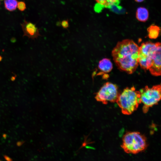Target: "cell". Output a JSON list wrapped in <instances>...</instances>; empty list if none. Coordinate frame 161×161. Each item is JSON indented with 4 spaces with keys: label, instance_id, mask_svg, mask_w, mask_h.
<instances>
[{
    "label": "cell",
    "instance_id": "obj_18",
    "mask_svg": "<svg viewBox=\"0 0 161 161\" xmlns=\"http://www.w3.org/2000/svg\"><path fill=\"white\" fill-rule=\"evenodd\" d=\"M135 1L137 2H141L144 1L145 0H134Z\"/></svg>",
    "mask_w": 161,
    "mask_h": 161
},
{
    "label": "cell",
    "instance_id": "obj_10",
    "mask_svg": "<svg viewBox=\"0 0 161 161\" xmlns=\"http://www.w3.org/2000/svg\"><path fill=\"white\" fill-rule=\"evenodd\" d=\"M149 16V12L147 9L143 7H139L137 8L136 17L138 21L145 22L148 19Z\"/></svg>",
    "mask_w": 161,
    "mask_h": 161
},
{
    "label": "cell",
    "instance_id": "obj_20",
    "mask_svg": "<svg viewBox=\"0 0 161 161\" xmlns=\"http://www.w3.org/2000/svg\"></svg>",
    "mask_w": 161,
    "mask_h": 161
},
{
    "label": "cell",
    "instance_id": "obj_6",
    "mask_svg": "<svg viewBox=\"0 0 161 161\" xmlns=\"http://www.w3.org/2000/svg\"><path fill=\"white\" fill-rule=\"evenodd\" d=\"M120 93L116 85L107 82L96 93L95 98L97 101L106 104L108 102H116Z\"/></svg>",
    "mask_w": 161,
    "mask_h": 161
},
{
    "label": "cell",
    "instance_id": "obj_15",
    "mask_svg": "<svg viewBox=\"0 0 161 161\" xmlns=\"http://www.w3.org/2000/svg\"><path fill=\"white\" fill-rule=\"evenodd\" d=\"M61 25L64 28H66L68 27L69 23L67 20H64L61 22Z\"/></svg>",
    "mask_w": 161,
    "mask_h": 161
},
{
    "label": "cell",
    "instance_id": "obj_4",
    "mask_svg": "<svg viewBox=\"0 0 161 161\" xmlns=\"http://www.w3.org/2000/svg\"><path fill=\"white\" fill-rule=\"evenodd\" d=\"M161 88L160 85L151 88L146 86L139 91L141 103L143 105V111L144 113L148 112L150 108L157 104L160 100Z\"/></svg>",
    "mask_w": 161,
    "mask_h": 161
},
{
    "label": "cell",
    "instance_id": "obj_13",
    "mask_svg": "<svg viewBox=\"0 0 161 161\" xmlns=\"http://www.w3.org/2000/svg\"><path fill=\"white\" fill-rule=\"evenodd\" d=\"M4 3L5 9L9 11H12L16 9L18 1L16 0H4Z\"/></svg>",
    "mask_w": 161,
    "mask_h": 161
},
{
    "label": "cell",
    "instance_id": "obj_9",
    "mask_svg": "<svg viewBox=\"0 0 161 161\" xmlns=\"http://www.w3.org/2000/svg\"><path fill=\"white\" fill-rule=\"evenodd\" d=\"M98 68L101 72V73H107L110 72L113 68L112 62L109 59L104 58L100 61Z\"/></svg>",
    "mask_w": 161,
    "mask_h": 161
},
{
    "label": "cell",
    "instance_id": "obj_19",
    "mask_svg": "<svg viewBox=\"0 0 161 161\" xmlns=\"http://www.w3.org/2000/svg\"></svg>",
    "mask_w": 161,
    "mask_h": 161
},
{
    "label": "cell",
    "instance_id": "obj_14",
    "mask_svg": "<svg viewBox=\"0 0 161 161\" xmlns=\"http://www.w3.org/2000/svg\"><path fill=\"white\" fill-rule=\"evenodd\" d=\"M17 7L19 10L21 11H24L26 8L25 3L22 1L18 2Z\"/></svg>",
    "mask_w": 161,
    "mask_h": 161
},
{
    "label": "cell",
    "instance_id": "obj_17",
    "mask_svg": "<svg viewBox=\"0 0 161 161\" xmlns=\"http://www.w3.org/2000/svg\"><path fill=\"white\" fill-rule=\"evenodd\" d=\"M23 143L21 141H19L17 143V145L18 146H21L22 144H23Z\"/></svg>",
    "mask_w": 161,
    "mask_h": 161
},
{
    "label": "cell",
    "instance_id": "obj_12",
    "mask_svg": "<svg viewBox=\"0 0 161 161\" xmlns=\"http://www.w3.org/2000/svg\"><path fill=\"white\" fill-rule=\"evenodd\" d=\"M99 4L103 7L111 8L114 6H117L120 3L121 0H95Z\"/></svg>",
    "mask_w": 161,
    "mask_h": 161
},
{
    "label": "cell",
    "instance_id": "obj_2",
    "mask_svg": "<svg viewBox=\"0 0 161 161\" xmlns=\"http://www.w3.org/2000/svg\"><path fill=\"white\" fill-rule=\"evenodd\" d=\"M116 102L123 114L130 115L137 109L141 103L140 92L136 90L134 86L127 87L120 93Z\"/></svg>",
    "mask_w": 161,
    "mask_h": 161
},
{
    "label": "cell",
    "instance_id": "obj_7",
    "mask_svg": "<svg viewBox=\"0 0 161 161\" xmlns=\"http://www.w3.org/2000/svg\"><path fill=\"white\" fill-rule=\"evenodd\" d=\"M21 26L24 32L23 36L34 39L40 35L39 30L32 23L24 20L21 24Z\"/></svg>",
    "mask_w": 161,
    "mask_h": 161
},
{
    "label": "cell",
    "instance_id": "obj_1",
    "mask_svg": "<svg viewBox=\"0 0 161 161\" xmlns=\"http://www.w3.org/2000/svg\"><path fill=\"white\" fill-rule=\"evenodd\" d=\"M139 52L138 46L132 40L126 39L118 42L112 55L120 70L131 74L138 66Z\"/></svg>",
    "mask_w": 161,
    "mask_h": 161
},
{
    "label": "cell",
    "instance_id": "obj_11",
    "mask_svg": "<svg viewBox=\"0 0 161 161\" xmlns=\"http://www.w3.org/2000/svg\"><path fill=\"white\" fill-rule=\"evenodd\" d=\"M160 28L158 26L152 24L147 29L148 37L151 39H155L159 36L160 32Z\"/></svg>",
    "mask_w": 161,
    "mask_h": 161
},
{
    "label": "cell",
    "instance_id": "obj_5",
    "mask_svg": "<svg viewBox=\"0 0 161 161\" xmlns=\"http://www.w3.org/2000/svg\"><path fill=\"white\" fill-rule=\"evenodd\" d=\"M161 44L147 41L142 43L139 47L138 64L144 70L148 69L151 66L153 55L158 47Z\"/></svg>",
    "mask_w": 161,
    "mask_h": 161
},
{
    "label": "cell",
    "instance_id": "obj_3",
    "mask_svg": "<svg viewBox=\"0 0 161 161\" xmlns=\"http://www.w3.org/2000/svg\"><path fill=\"white\" fill-rule=\"evenodd\" d=\"M146 137L139 132H128L123 136L121 145L127 154H136L144 151L147 147Z\"/></svg>",
    "mask_w": 161,
    "mask_h": 161
},
{
    "label": "cell",
    "instance_id": "obj_16",
    "mask_svg": "<svg viewBox=\"0 0 161 161\" xmlns=\"http://www.w3.org/2000/svg\"><path fill=\"white\" fill-rule=\"evenodd\" d=\"M4 159L7 161H12V160L8 156L5 155L4 156Z\"/></svg>",
    "mask_w": 161,
    "mask_h": 161
},
{
    "label": "cell",
    "instance_id": "obj_8",
    "mask_svg": "<svg viewBox=\"0 0 161 161\" xmlns=\"http://www.w3.org/2000/svg\"><path fill=\"white\" fill-rule=\"evenodd\" d=\"M148 69L153 75L158 76L161 75V44L158 47L153 55L151 65Z\"/></svg>",
    "mask_w": 161,
    "mask_h": 161
}]
</instances>
